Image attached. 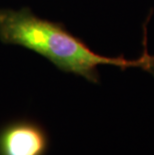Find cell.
Returning <instances> with one entry per match:
<instances>
[{
	"label": "cell",
	"mask_w": 154,
	"mask_h": 155,
	"mask_svg": "<svg viewBox=\"0 0 154 155\" xmlns=\"http://www.w3.org/2000/svg\"><path fill=\"white\" fill-rule=\"evenodd\" d=\"M0 41L29 49L43 56L59 70L92 83L99 82L98 67L101 65L122 70L140 68L154 76V55L147 50L146 37L143 38V52L138 58L107 57L94 52L63 24L38 17L26 7L18 10L0 9Z\"/></svg>",
	"instance_id": "6da1fadb"
},
{
	"label": "cell",
	"mask_w": 154,
	"mask_h": 155,
	"mask_svg": "<svg viewBox=\"0 0 154 155\" xmlns=\"http://www.w3.org/2000/svg\"><path fill=\"white\" fill-rule=\"evenodd\" d=\"M49 144L47 131L33 120H14L0 128V155H46Z\"/></svg>",
	"instance_id": "7a4b0ae2"
}]
</instances>
